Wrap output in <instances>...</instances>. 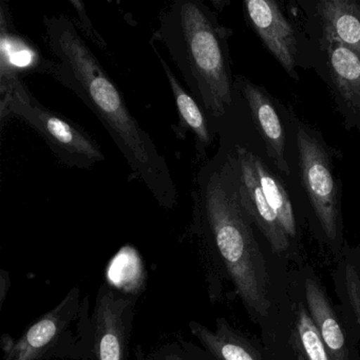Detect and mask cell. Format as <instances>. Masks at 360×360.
<instances>
[{
	"mask_svg": "<svg viewBox=\"0 0 360 360\" xmlns=\"http://www.w3.org/2000/svg\"><path fill=\"white\" fill-rule=\"evenodd\" d=\"M297 146L302 182L320 227L335 257L342 250L336 184L326 151L311 134L298 128Z\"/></svg>",
	"mask_w": 360,
	"mask_h": 360,
	"instance_id": "cell-8",
	"label": "cell"
},
{
	"mask_svg": "<svg viewBox=\"0 0 360 360\" xmlns=\"http://www.w3.org/2000/svg\"><path fill=\"white\" fill-rule=\"evenodd\" d=\"M185 351L188 353L189 357L191 360H212L210 356L206 354L201 347H198L195 345H191V343H185L184 345Z\"/></svg>",
	"mask_w": 360,
	"mask_h": 360,
	"instance_id": "cell-23",
	"label": "cell"
},
{
	"mask_svg": "<svg viewBox=\"0 0 360 360\" xmlns=\"http://www.w3.org/2000/svg\"><path fill=\"white\" fill-rule=\"evenodd\" d=\"M245 12L252 28L284 70L296 77L297 41L294 29L271 0H246Z\"/></svg>",
	"mask_w": 360,
	"mask_h": 360,
	"instance_id": "cell-11",
	"label": "cell"
},
{
	"mask_svg": "<svg viewBox=\"0 0 360 360\" xmlns=\"http://www.w3.org/2000/svg\"><path fill=\"white\" fill-rule=\"evenodd\" d=\"M158 360H191L188 353L185 349H172L167 347L161 352V355L157 358Z\"/></svg>",
	"mask_w": 360,
	"mask_h": 360,
	"instance_id": "cell-21",
	"label": "cell"
},
{
	"mask_svg": "<svg viewBox=\"0 0 360 360\" xmlns=\"http://www.w3.org/2000/svg\"><path fill=\"white\" fill-rule=\"evenodd\" d=\"M220 166L237 191L242 207L266 240L271 254L279 260L286 261L288 265L295 263L298 259L297 245L284 231L261 191L252 161V151L236 145Z\"/></svg>",
	"mask_w": 360,
	"mask_h": 360,
	"instance_id": "cell-7",
	"label": "cell"
},
{
	"mask_svg": "<svg viewBox=\"0 0 360 360\" xmlns=\"http://www.w3.org/2000/svg\"><path fill=\"white\" fill-rule=\"evenodd\" d=\"M262 336V345L269 360H295L290 347L285 341L274 332H264Z\"/></svg>",
	"mask_w": 360,
	"mask_h": 360,
	"instance_id": "cell-20",
	"label": "cell"
},
{
	"mask_svg": "<svg viewBox=\"0 0 360 360\" xmlns=\"http://www.w3.org/2000/svg\"><path fill=\"white\" fill-rule=\"evenodd\" d=\"M328 64L335 85L345 102L360 108V56L347 46L326 39Z\"/></svg>",
	"mask_w": 360,
	"mask_h": 360,
	"instance_id": "cell-18",
	"label": "cell"
},
{
	"mask_svg": "<svg viewBox=\"0 0 360 360\" xmlns=\"http://www.w3.org/2000/svg\"><path fill=\"white\" fill-rule=\"evenodd\" d=\"M307 311L319 332L330 360H360L359 345L354 340L328 292L309 266H298Z\"/></svg>",
	"mask_w": 360,
	"mask_h": 360,
	"instance_id": "cell-10",
	"label": "cell"
},
{
	"mask_svg": "<svg viewBox=\"0 0 360 360\" xmlns=\"http://www.w3.org/2000/svg\"><path fill=\"white\" fill-rule=\"evenodd\" d=\"M94 330L89 297L77 286L37 318L18 339L1 337L3 360H91Z\"/></svg>",
	"mask_w": 360,
	"mask_h": 360,
	"instance_id": "cell-4",
	"label": "cell"
},
{
	"mask_svg": "<svg viewBox=\"0 0 360 360\" xmlns=\"http://www.w3.org/2000/svg\"><path fill=\"white\" fill-rule=\"evenodd\" d=\"M10 16L6 15V8L1 9V47H0V84L20 72H37L48 75L51 60L44 58L39 50L26 39L16 34Z\"/></svg>",
	"mask_w": 360,
	"mask_h": 360,
	"instance_id": "cell-16",
	"label": "cell"
},
{
	"mask_svg": "<svg viewBox=\"0 0 360 360\" xmlns=\"http://www.w3.org/2000/svg\"><path fill=\"white\" fill-rule=\"evenodd\" d=\"M261 332L271 330L290 347L295 360H330L319 332L307 311L299 269H282L276 290L275 307Z\"/></svg>",
	"mask_w": 360,
	"mask_h": 360,
	"instance_id": "cell-6",
	"label": "cell"
},
{
	"mask_svg": "<svg viewBox=\"0 0 360 360\" xmlns=\"http://www.w3.org/2000/svg\"><path fill=\"white\" fill-rule=\"evenodd\" d=\"M324 37L338 41L360 56V6L352 0H323L318 4Z\"/></svg>",
	"mask_w": 360,
	"mask_h": 360,
	"instance_id": "cell-17",
	"label": "cell"
},
{
	"mask_svg": "<svg viewBox=\"0 0 360 360\" xmlns=\"http://www.w3.org/2000/svg\"><path fill=\"white\" fill-rule=\"evenodd\" d=\"M252 161L257 172V176H258L261 191H262L267 203L271 206L274 212L277 214L280 223L290 239L297 245L298 231H297L296 218H295L292 202L288 198L285 188L280 182L279 179L269 172V167L265 166L262 160L252 153Z\"/></svg>",
	"mask_w": 360,
	"mask_h": 360,
	"instance_id": "cell-19",
	"label": "cell"
},
{
	"mask_svg": "<svg viewBox=\"0 0 360 360\" xmlns=\"http://www.w3.org/2000/svg\"><path fill=\"white\" fill-rule=\"evenodd\" d=\"M48 46L56 60L48 75L79 96L96 115L130 168V176L148 188L166 210L178 205V189L169 166L150 134L131 115L121 91L96 54L64 14L45 18Z\"/></svg>",
	"mask_w": 360,
	"mask_h": 360,
	"instance_id": "cell-1",
	"label": "cell"
},
{
	"mask_svg": "<svg viewBox=\"0 0 360 360\" xmlns=\"http://www.w3.org/2000/svg\"><path fill=\"white\" fill-rule=\"evenodd\" d=\"M332 278L339 313L354 340L360 345L359 248H342L336 258Z\"/></svg>",
	"mask_w": 360,
	"mask_h": 360,
	"instance_id": "cell-14",
	"label": "cell"
},
{
	"mask_svg": "<svg viewBox=\"0 0 360 360\" xmlns=\"http://www.w3.org/2000/svg\"><path fill=\"white\" fill-rule=\"evenodd\" d=\"M153 49H155L160 64L163 67L166 79L169 84L174 104H176L179 119L176 136L179 139H184L187 132H191L195 136L198 159L199 157H204L206 149L214 142V127L199 103L183 87L174 71L169 68L167 63L162 58L158 50L155 47Z\"/></svg>",
	"mask_w": 360,
	"mask_h": 360,
	"instance_id": "cell-15",
	"label": "cell"
},
{
	"mask_svg": "<svg viewBox=\"0 0 360 360\" xmlns=\"http://www.w3.org/2000/svg\"><path fill=\"white\" fill-rule=\"evenodd\" d=\"M238 90L248 104L257 130L266 145L269 157L276 162L277 167L288 176L290 167L285 158V134L275 107L262 90L248 79L240 77Z\"/></svg>",
	"mask_w": 360,
	"mask_h": 360,
	"instance_id": "cell-13",
	"label": "cell"
},
{
	"mask_svg": "<svg viewBox=\"0 0 360 360\" xmlns=\"http://www.w3.org/2000/svg\"><path fill=\"white\" fill-rule=\"evenodd\" d=\"M188 328L212 360H269L262 343L231 326L225 318H217L214 328L198 321L189 322Z\"/></svg>",
	"mask_w": 360,
	"mask_h": 360,
	"instance_id": "cell-12",
	"label": "cell"
},
{
	"mask_svg": "<svg viewBox=\"0 0 360 360\" xmlns=\"http://www.w3.org/2000/svg\"><path fill=\"white\" fill-rule=\"evenodd\" d=\"M191 231L201 246L210 280L217 271L233 284L250 317L262 326L275 307L280 271L255 236L237 191L220 165L206 164L195 178Z\"/></svg>",
	"mask_w": 360,
	"mask_h": 360,
	"instance_id": "cell-2",
	"label": "cell"
},
{
	"mask_svg": "<svg viewBox=\"0 0 360 360\" xmlns=\"http://www.w3.org/2000/svg\"><path fill=\"white\" fill-rule=\"evenodd\" d=\"M157 37L214 131L233 104L226 32L200 0H176L160 16Z\"/></svg>",
	"mask_w": 360,
	"mask_h": 360,
	"instance_id": "cell-3",
	"label": "cell"
},
{
	"mask_svg": "<svg viewBox=\"0 0 360 360\" xmlns=\"http://www.w3.org/2000/svg\"><path fill=\"white\" fill-rule=\"evenodd\" d=\"M136 300L104 282L92 309L91 360H129V339Z\"/></svg>",
	"mask_w": 360,
	"mask_h": 360,
	"instance_id": "cell-9",
	"label": "cell"
},
{
	"mask_svg": "<svg viewBox=\"0 0 360 360\" xmlns=\"http://www.w3.org/2000/svg\"><path fill=\"white\" fill-rule=\"evenodd\" d=\"M1 87V121L15 117L26 122L45 141L63 164L79 169H91L104 161L96 141L79 124L44 106L20 77H14Z\"/></svg>",
	"mask_w": 360,
	"mask_h": 360,
	"instance_id": "cell-5",
	"label": "cell"
},
{
	"mask_svg": "<svg viewBox=\"0 0 360 360\" xmlns=\"http://www.w3.org/2000/svg\"><path fill=\"white\" fill-rule=\"evenodd\" d=\"M0 307H3L4 302L9 294L10 288H11V280L10 275L5 269L0 271Z\"/></svg>",
	"mask_w": 360,
	"mask_h": 360,
	"instance_id": "cell-22",
	"label": "cell"
}]
</instances>
